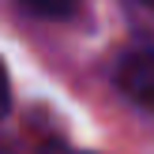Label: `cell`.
Wrapping results in <instances>:
<instances>
[{
  "label": "cell",
  "instance_id": "obj_1",
  "mask_svg": "<svg viewBox=\"0 0 154 154\" xmlns=\"http://www.w3.org/2000/svg\"><path fill=\"white\" fill-rule=\"evenodd\" d=\"M113 79H117V87H120L124 98H132L135 105H143V109L154 113V57L147 49L124 53V57L117 60Z\"/></svg>",
  "mask_w": 154,
  "mask_h": 154
},
{
  "label": "cell",
  "instance_id": "obj_2",
  "mask_svg": "<svg viewBox=\"0 0 154 154\" xmlns=\"http://www.w3.org/2000/svg\"><path fill=\"white\" fill-rule=\"evenodd\" d=\"M124 11H128V23L132 30L139 34V49H147L154 57V4L150 0H124Z\"/></svg>",
  "mask_w": 154,
  "mask_h": 154
},
{
  "label": "cell",
  "instance_id": "obj_3",
  "mask_svg": "<svg viewBox=\"0 0 154 154\" xmlns=\"http://www.w3.org/2000/svg\"><path fill=\"white\" fill-rule=\"evenodd\" d=\"M19 4L26 8L30 15H38V19H64V15L75 11L79 0H19Z\"/></svg>",
  "mask_w": 154,
  "mask_h": 154
},
{
  "label": "cell",
  "instance_id": "obj_4",
  "mask_svg": "<svg viewBox=\"0 0 154 154\" xmlns=\"http://www.w3.org/2000/svg\"><path fill=\"white\" fill-rule=\"evenodd\" d=\"M11 109V87H8V72H4V60H0V117Z\"/></svg>",
  "mask_w": 154,
  "mask_h": 154
},
{
  "label": "cell",
  "instance_id": "obj_5",
  "mask_svg": "<svg viewBox=\"0 0 154 154\" xmlns=\"http://www.w3.org/2000/svg\"><path fill=\"white\" fill-rule=\"evenodd\" d=\"M150 4H154V0H150Z\"/></svg>",
  "mask_w": 154,
  "mask_h": 154
},
{
  "label": "cell",
  "instance_id": "obj_6",
  "mask_svg": "<svg viewBox=\"0 0 154 154\" xmlns=\"http://www.w3.org/2000/svg\"><path fill=\"white\" fill-rule=\"evenodd\" d=\"M0 154H4V150H0Z\"/></svg>",
  "mask_w": 154,
  "mask_h": 154
}]
</instances>
